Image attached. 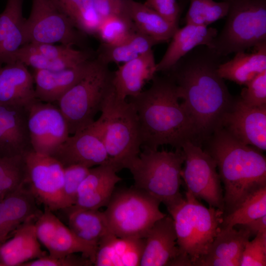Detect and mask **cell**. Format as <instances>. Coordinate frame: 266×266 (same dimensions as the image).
Instances as JSON below:
<instances>
[{"mask_svg": "<svg viewBox=\"0 0 266 266\" xmlns=\"http://www.w3.org/2000/svg\"><path fill=\"white\" fill-rule=\"evenodd\" d=\"M219 128L242 143L265 151L266 105L251 107L243 103L239 97L234 98Z\"/></svg>", "mask_w": 266, "mask_h": 266, "instance_id": "9a60e30c", "label": "cell"}, {"mask_svg": "<svg viewBox=\"0 0 266 266\" xmlns=\"http://www.w3.org/2000/svg\"><path fill=\"white\" fill-rule=\"evenodd\" d=\"M251 107L266 105V70L257 75L243 88L239 97Z\"/></svg>", "mask_w": 266, "mask_h": 266, "instance_id": "60d3db41", "label": "cell"}, {"mask_svg": "<svg viewBox=\"0 0 266 266\" xmlns=\"http://www.w3.org/2000/svg\"><path fill=\"white\" fill-rule=\"evenodd\" d=\"M36 99L27 66L18 61L0 66V104L26 106Z\"/></svg>", "mask_w": 266, "mask_h": 266, "instance_id": "cb8c5ba5", "label": "cell"}, {"mask_svg": "<svg viewBox=\"0 0 266 266\" xmlns=\"http://www.w3.org/2000/svg\"><path fill=\"white\" fill-rule=\"evenodd\" d=\"M64 167L79 165L88 168L109 164L101 136L93 123L69 136L51 156Z\"/></svg>", "mask_w": 266, "mask_h": 266, "instance_id": "e0dca14e", "label": "cell"}, {"mask_svg": "<svg viewBox=\"0 0 266 266\" xmlns=\"http://www.w3.org/2000/svg\"><path fill=\"white\" fill-rule=\"evenodd\" d=\"M182 57L168 72L202 142L220 127L234 97L218 72L221 57L205 46Z\"/></svg>", "mask_w": 266, "mask_h": 266, "instance_id": "6da1fadb", "label": "cell"}, {"mask_svg": "<svg viewBox=\"0 0 266 266\" xmlns=\"http://www.w3.org/2000/svg\"><path fill=\"white\" fill-rule=\"evenodd\" d=\"M94 59L75 67L57 71L33 69L35 98L45 102H58L85 76Z\"/></svg>", "mask_w": 266, "mask_h": 266, "instance_id": "7402d4cb", "label": "cell"}, {"mask_svg": "<svg viewBox=\"0 0 266 266\" xmlns=\"http://www.w3.org/2000/svg\"><path fill=\"white\" fill-rule=\"evenodd\" d=\"M117 172L110 164L90 168L79 187L75 203L64 210L67 213L76 209H99L106 206L116 185L122 180Z\"/></svg>", "mask_w": 266, "mask_h": 266, "instance_id": "ac0fdd59", "label": "cell"}, {"mask_svg": "<svg viewBox=\"0 0 266 266\" xmlns=\"http://www.w3.org/2000/svg\"><path fill=\"white\" fill-rule=\"evenodd\" d=\"M181 148L184 162L181 175L187 192L225 213L224 193L215 160L202 146L191 142H185Z\"/></svg>", "mask_w": 266, "mask_h": 266, "instance_id": "30bf717a", "label": "cell"}, {"mask_svg": "<svg viewBox=\"0 0 266 266\" xmlns=\"http://www.w3.org/2000/svg\"><path fill=\"white\" fill-rule=\"evenodd\" d=\"M151 86L129 97L138 118L141 148L157 150L164 145L175 149L191 142L202 146L195 124L182 103L178 87L169 75L155 76Z\"/></svg>", "mask_w": 266, "mask_h": 266, "instance_id": "7a4b0ae2", "label": "cell"}, {"mask_svg": "<svg viewBox=\"0 0 266 266\" xmlns=\"http://www.w3.org/2000/svg\"><path fill=\"white\" fill-rule=\"evenodd\" d=\"M144 4L168 21L178 25L180 10L176 0H146Z\"/></svg>", "mask_w": 266, "mask_h": 266, "instance_id": "7bdbcfd3", "label": "cell"}, {"mask_svg": "<svg viewBox=\"0 0 266 266\" xmlns=\"http://www.w3.org/2000/svg\"><path fill=\"white\" fill-rule=\"evenodd\" d=\"M217 34L213 28L186 24L178 28L171 37L165 53L156 64L157 72H167L195 47L205 45L209 48Z\"/></svg>", "mask_w": 266, "mask_h": 266, "instance_id": "d4e9b609", "label": "cell"}, {"mask_svg": "<svg viewBox=\"0 0 266 266\" xmlns=\"http://www.w3.org/2000/svg\"><path fill=\"white\" fill-rule=\"evenodd\" d=\"M136 31L129 16H111L101 20L96 35L102 44H117Z\"/></svg>", "mask_w": 266, "mask_h": 266, "instance_id": "74e56055", "label": "cell"}, {"mask_svg": "<svg viewBox=\"0 0 266 266\" xmlns=\"http://www.w3.org/2000/svg\"><path fill=\"white\" fill-rule=\"evenodd\" d=\"M26 184L36 201L52 211L65 208L63 196L64 168L54 157L32 149L24 154Z\"/></svg>", "mask_w": 266, "mask_h": 266, "instance_id": "7c38bea8", "label": "cell"}, {"mask_svg": "<svg viewBox=\"0 0 266 266\" xmlns=\"http://www.w3.org/2000/svg\"><path fill=\"white\" fill-rule=\"evenodd\" d=\"M69 228L81 239L98 245L111 233L104 213L99 209H76L67 212Z\"/></svg>", "mask_w": 266, "mask_h": 266, "instance_id": "d6a6232c", "label": "cell"}, {"mask_svg": "<svg viewBox=\"0 0 266 266\" xmlns=\"http://www.w3.org/2000/svg\"><path fill=\"white\" fill-rule=\"evenodd\" d=\"M127 13L136 31L153 38L158 43L171 39L178 25L173 24L145 4L126 0Z\"/></svg>", "mask_w": 266, "mask_h": 266, "instance_id": "f546056e", "label": "cell"}, {"mask_svg": "<svg viewBox=\"0 0 266 266\" xmlns=\"http://www.w3.org/2000/svg\"><path fill=\"white\" fill-rule=\"evenodd\" d=\"M253 53H235L234 57L218 68L219 75L224 79L246 86L257 75L266 70V43L255 47Z\"/></svg>", "mask_w": 266, "mask_h": 266, "instance_id": "f1b7e54d", "label": "cell"}, {"mask_svg": "<svg viewBox=\"0 0 266 266\" xmlns=\"http://www.w3.org/2000/svg\"><path fill=\"white\" fill-rule=\"evenodd\" d=\"M94 58L89 50L67 45L28 43L16 52L18 61L33 69L57 71L74 67Z\"/></svg>", "mask_w": 266, "mask_h": 266, "instance_id": "2e32d148", "label": "cell"}, {"mask_svg": "<svg viewBox=\"0 0 266 266\" xmlns=\"http://www.w3.org/2000/svg\"><path fill=\"white\" fill-rule=\"evenodd\" d=\"M266 266V232L258 233L246 244L240 266Z\"/></svg>", "mask_w": 266, "mask_h": 266, "instance_id": "ab89813d", "label": "cell"}, {"mask_svg": "<svg viewBox=\"0 0 266 266\" xmlns=\"http://www.w3.org/2000/svg\"><path fill=\"white\" fill-rule=\"evenodd\" d=\"M184 162L182 148L174 151L143 149L126 168L133 175L134 187L163 203L169 210L184 199L180 192Z\"/></svg>", "mask_w": 266, "mask_h": 266, "instance_id": "277c9868", "label": "cell"}, {"mask_svg": "<svg viewBox=\"0 0 266 266\" xmlns=\"http://www.w3.org/2000/svg\"><path fill=\"white\" fill-rule=\"evenodd\" d=\"M168 211L173 220L180 254L193 266L207 253L221 228L224 212L205 207L187 191L183 201Z\"/></svg>", "mask_w": 266, "mask_h": 266, "instance_id": "8992f818", "label": "cell"}, {"mask_svg": "<svg viewBox=\"0 0 266 266\" xmlns=\"http://www.w3.org/2000/svg\"><path fill=\"white\" fill-rule=\"evenodd\" d=\"M25 184L0 200V245L27 220L42 213Z\"/></svg>", "mask_w": 266, "mask_h": 266, "instance_id": "603a6c76", "label": "cell"}, {"mask_svg": "<svg viewBox=\"0 0 266 266\" xmlns=\"http://www.w3.org/2000/svg\"><path fill=\"white\" fill-rule=\"evenodd\" d=\"M113 72L95 58L85 76L58 101L69 134L91 125L112 89Z\"/></svg>", "mask_w": 266, "mask_h": 266, "instance_id": "52a82bcc", "label": "cell"}, {"mask_svg": "<svg viewBox=\"0 0 266 266\" xmlns=\"http://www.w3.org/2000/svg\"><path fill=\"white\" fill-rule=\"evenodd\" d=\"M25 0H7L0 13V66L16 62L17 51L26 44L23 14Z\"/></svg>", "mask_w": 266, "mask_h": 266, "instance_id": "83f0119b", "label": "cell"}, {"mask_svg": "<svg viewBox=\"0 0 266 266\" xmlns=\"http://www.w3.org/2000/svg\"><path fill=\"white\" fill-rule=\"evenodd\" d=\"M26 106L0 104V157L24 155L33 149Z\"/></svg>", "mask_w": 266, "mask_h": 266, "instance_id": "ffe728a7", "label": "cell"}, {"mask_svg": "<svg viewBox=\"0 0 266 266\" xmlns=\"http://www.w3.org/2000/svg\"><path fill=\"white\" fill-rule=\"evenodd\" d=\"M51 1L79 31L86 35H96L101 19L93 0Z\"/></svg>", "mask_w": 266, "mask_h": 266, "instance_id": "836d02e7", "label": "cell"}, {"mask_svg": "<svg viewBox=\"0 0 266 266\" xmlns=\"http://www.w3.org/2000/svg\"></svg>", "mask_w": 266, "mask_h": 266, "instance_id": "bcb514c9", "label": "cell"}, {"mask_svg": "<svg viewBox=\"0 0 266 266\" xmlns=\"http://www.w3.org/2000/svg\"><path fill=\"white\" fill-rule=\"evenodd\" d=\"M266 215V186L247 197L233 211L224 216L221 227H234Z\"/></svg>", "mask_w": 266, "mask_h": 266, "instance_id": "e575fe53", "label": "cell"}, {"mask_svg": "<svg viewBox=\"0 0 266 266\" xmlns=\"http://www.w3.org/2000/svg\"><path fill=\"white\" fill-rule=\"evenodd\" d=\"M34 226L37 239L48 250L49 255L60 257L81 253L94 265L98 245L79 238L51 210L45 208Z\"/></svg>", "mask_w": 266, "mask_h": 266, "instance_id": "5bb4252c", "label": "cell"}, {"mask_svg": "<svg viewBox=\"0 0 266 266\" xmlns=\"http://www.w3.org/2000/svg\"><path fill=\"white\" fill-rule=\"evenodd\" d=\"M249 230L253 235L258 233L266 232V215L240 225Z\"/></svg>", "mask_w": 266, "mask_h": 266, "instance_id": "f6af8a7d", "label": "cell"}, {"mask_svg": "<svg viewBox=\"0 0 266 266\" xmlns=\"http://www.w3.org/2000/svg\"><path fill=\"white\" fill-rule=\"evenodd\" d=\"M202 145L216 162L224 185L227 214L266 186V159L262 151L242 143L222 128L216 130Z\"/></svg>", "mask_w": 266, "mask_h": 266, "instance_id": "3957f363", "label": "cell"}, {"mask_svg": "<svg viewBox=\"0 0 266 266\" xmlns=\"http://www.w3.org/2000/svg\"><path fill=\"white\" fill-rule=\"evenodd\" d=\"M99 118L94 123L101 135L109 164L117 171L140 152L141 138L137 112L133 105L115 96L113 87Z\"/></svg>", "mask_w": 266, "mask_h": 266, "instance_id": "5b68a950", "label": "cell"}, {"mask_svg": "<svg viewBox=\"0 0 266 266\" xmlns=\"http://www.w3.org/2000/svg\"><path fill=\"white\" fill-rule=\"evenodd\" d=\"M32 148L52 156L69 136L66 120L59 106L37 99L26 106Z\"/></svg>", "mask_w": 266, "mask_h": 266, "instance_id": "4fadbf2b", "label": "cell"}, {"mask_svg": "<svg viewBox=\"0 0 266 266\" xmlns=\"http://www.w3.org/2000/svg\"><path fill=\"white\" fill-rule=\"evenodd\" d=\"M101 20L115 15H127L126 0H93Z\"/></svg>", "mask_w": 266, "mask_h": 266, "instance_id": "ee69618b", "label": "cell"}, {"mask_svg": "<svg viewBox=\"0 0 266 266\" xmlns=\"http://www.w3.org/2000/svg\"><path fill=\"white\" fill-rule=\"evenodd\" d=\"M24 32L26 44L59 43L81 47L86 35L74 26L51 0H32Z\"/></svg>", "mask_w": 266, "mask_h": 266, "instance_id": "8fae6325", "label": "cell"}, {"mask_svg": "<svg viewBox=\"0 0 266 266\" xmlns=\"http://www.w3.org/2000/svg\"><path fill=\"white\" fill-rule=\"evenodd\" d=\"M228 0L217 2L213 0H190L185 16L186 24L207 25L226 17L228 13Z\"/></svg>", "mask_w": 266, "mask_h": 266, "instance_id": "8d00e7d4", "label": "cell"}, {"mask_svg": "<svg viewBox=\"0 0 266 266\" xmlns=\"http://www.w3.org/2000/svg\"><path fill=\"white\" fill-rule=\"evenodd\" d=\"M224 27L210 49L221 57L266 43V0H228Z\"/></svg>", "mask_w": 266, "mask_h": 266, "instance_id": "ba28073f", "label": "cell"}, {"mask_svg": "<svg viewBox=\"0 0 266 266\" xmlns=\"http://www.w3.org/2000/svg\"><path fill=\"white\" fill-rule=\"evenodd\" d=\"M157 44L153 38L135 31L117 44L109 45L101 43L96 58L107 65L124 63L152 50L153 46Z\"/></svg>", "mask_w": 266, "mask_h": 266, "instance_id": "1f68e13d", "label": "cell"}, {"mask_svg": "<svg viewBox=\"0 0 266 266\" xmlns=\"http://www.w3.org/2000/svg\"><path fill=\"white\" fill-rule=\"evenodd\" d=\"M64 168L63 196L65 208L63 210L75 203L79 187L90 168L79 165H71Z\"/></svg>", "mask_w": 266, "mask_h": 266, "instance_id": "f35d334b", "label": "cell"}, {"mask_svg": "<svg viewBox=\"0 0 266 266\" xmlns=\"http://www.w3.org/2000/svg\"><path fill=\"white\" fill-rule=\"evenodd\" d=\"M161 203L133 187L114 191L103 212L109 229L114 235L145 238L154 223L166 215L160 210Z\"/></svg>", "mask_w": 266, "mask_h": 266, "instance_id": "9c48e42d", "label": "cell"}, {"mask_svg": "<svg viewBox=\"0 0 266 266\" xmlns=\"http://www.w3.org/2000/svg\"><path fill=\"white\" fill-rule=\"evenodd\" d=\"M156 64L151 50L119 66L113 72L112 80L116 97L126 100L141 92L144 84L155 76Z\"/></svg>", "mask_w": 266, "mask_h": 266, "instance_id": "44dd1931", "label": "cell"}, {"mask_svg": "<svg viewBox=\"0 0 266 266\" xmlns=\"http://www.w3.org/2000/svg\"><path fill=\"white\" fill-rule=\"evenodd\" d=\"M37 218L27 220L14 231L10 239L0 245V266H21L47 255L41 248L35 233Z\"/></svg>", "mask_w": 266, "mask_h": 266, "instance_id": "484cf974", "label": "cell"}, {"mask_svg": "<svg viewBox=\"0 0 266 266\" xmlns=\"http://www.w3.org/2000/svg\"><path fill=\"white\" fill-rule=\"evenodd\" d=\"M180 255L173 220L166 215L154 223L145 237L139 266H173Z\"/></svg>", "mask_w": 266, "mask_h": 266, "instance_id": "d6986e66", "label": "cell"}, {"mask_svg": "<svg viewBox=\"0 0 266 266\" xmlns=\"http://www.w3.org/2000/svg\"><path fill=\"white\" fill-rule=\"evenodd\" d=\"M26 178L24 155L0 157V200L24 185Z\"/></svg>", "mask_w": 266, "mask_h": 266, "instance_id": "d590c367", "label": "cell"}, {"mask_svg": "<svg viewBox=\"0 0 266 266\" xmlns=\"http://www.w3.org/2000/svg\"><path fill=\"white\" fill-rule=\"evenodd\" d=\"M93 264L90 259L83 256L80 257L72 254L60 257L46 255L26 262L21 266H86Z\"/></svg>", "mask_w": 266, "mask_h": 266, "instance_id": "b9f144b4", "label": "cell"}, {"mask_svg": "<svg viewBox=\"0 0 266 266\" xmlns=\"http://www.w3.org/2000/svg\"><path fill=\"white\" fill-rule=\"evenodd\" d=\"M252 235L249 230L242 226L238 230L221 227L207 253L200 258H220L240 266L245 246Z\"/></svg>", "mask_w": 266, "mask_h": 266, "instance_id": "4dcf8cb0", "label": "cell"}, {"mask_svg": "<svg viewBox=\"0 0 266 266\" xmlns=\"http://www.w3.org/2000/svg\"><path fill=\"white\" fill-rule=\"evenodd\" d=\"M145 238L121 237L110 233L98 244L95 266H139Z\"/></svg>", "mask_w": 266, "mask_h": 266, "instance_id": "4316f807", "label": "cell"}]
</instances>
